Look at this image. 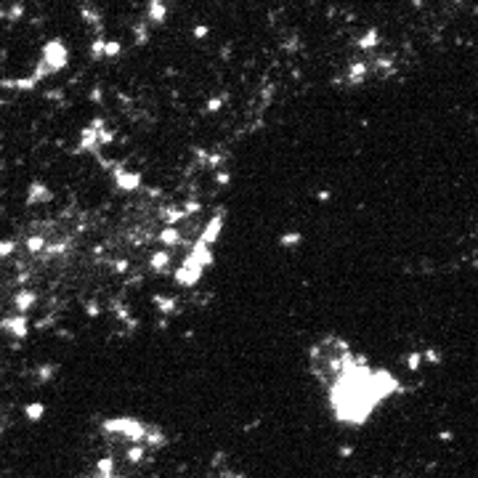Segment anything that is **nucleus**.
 Masks as SVG:
<instances>
[{"instance_id":"1","label":"nucleus","mask_w":478,"mask_h":478,"mask_svg":"<svg viewBox=\"0 0 478 478\" xmlns=\"http://www.w3.org/2000/svg\"><path fill=\"white\" fill-rule=\"evenodd\" d=\"M40 412H43V407H40V404H35V407H27V414H30L32 420H37V417H40Z\"/></svg>"},{"instance_id":"2","label":"nucleus","mask_w":478,"mask_h":478,"mask_svg":"<svg viewBox=\"0 0 478 478\" xmlns=\"http://www.w3.org/2000/svg\"><path fill=\"white\" fill-rule=\"evenodd\" d=\"M144 457V449L141 446H138V449H131V460H133V462H136V460H141Z\"/></svg>"}]
</instances>
